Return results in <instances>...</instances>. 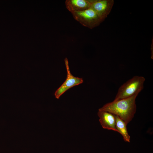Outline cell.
Masks as SVG:
<instances>
[{"label":"cell","mask_w":153,"mask_h":153,"mask_svg":"<svg viewBox=\"0 0 153 153\" xmlns=\"http://www.w3.org/2000/svg\"><path fill=\"white\" fill-rule=\"evenodd\" d=\"M138 94L125 99L107 103L99 110L109 112L118 116L128 124L132 119L136 110V99Z\"/></svg>","instance_id":"cell-1"},{"label":"cell","mask_w":153,"mask_h":153,"mask_svg":"<svg viewBox=\"0 0 153 153\" xmlns=\"http://www.w3.org/2000/svg\"><path fill=\"white\" fill-rule=\"evenodd\" d=\"M145 78L143 76H135L121 85L113 101L126 98L139 93L144 88Z\"/></svg>","instance_id":"cell-2"},{"label":"cell","mask_w":153,"mask_h":153,"mask_svg":"<svg viewBox=\"0 0 153 153\" xmlns=\"http://www.w3.org/2000/svg\"><path fill=\"white\" fill-rule=\"evenodd\" d=\"M71 13L75 20L83 26L90 29L98 26L104 20L91 8Z\"/></svg>","instance_id":"cell-3"},{"label":"cell","mask_w":153,"mask_h":153,"mask_svg":"<svg viewBox=\"0 0 153 153\" xmlns=\"http://www.w3.org/2000/svg\"><path fill=\"white\" fill-rule=\"evenodd\" d=\"M64 62L67 70V78L64 82L55 92L54 95L57 99H59L62 94L70 88L82 84L83 82L82 78L75 77L71 74L67 58H65Z\"/></svg>","instance_id":"cell-4"},{"label":"cell","mask_w":153,"mask_h":153,"mask_svg":"<svg viewBox=\"0 0 153 153\" xmlns=\"http://www.w3.org/2000/svg\"><path fill=\"white\" fill-rule=\"evenodd\" d=\"M114 4L113 0H92L90 8L104 20L110 13Z\"/></svg>","instance_id":"cell-5"},{"label":"cell","mask_w":153,"mask_h":153,"mask_svg":"<svg viewBox=\"0 0 153 153\" xmlns=\"http://www.w3.org/2000/svg\"><path fill=\"white\" fill-rule=\"evenodd\" d=\"M97 115L99 118V121L103 128L118 132L114 115L108 112L99 110Z\"/></svg>","instance_id":"cell-6"},{"label":"cell","mask_w":153,"mask_h":153,"mask_svg":"<svg viewBox=\"0 0 153 153\" xmlns=\"http://www.w3.org/2000/svg\"><path fill=\"white\" fill-rule=\"evenodd\" d=\"M92 0H66V8L71 13L86 10L91 8Z\"/></svg>","instance_id":"cell-7"},{"label":"cell","mask_w":153,"mask_h":153,"mask_svg":"<svg viewBox=\"0 0 153 153\" xmlns=\"http://www.w3.org/2000/svg\"><path fill=\"white\" fill-rule=\"evenodd\" d=\"M115 115L116 120V126L118 132L123 136L124 141L129 143L130 136L129 135L127 129V124L118 116Z\"/></svg>","instance_id":"cell-8"}]
</instances>
